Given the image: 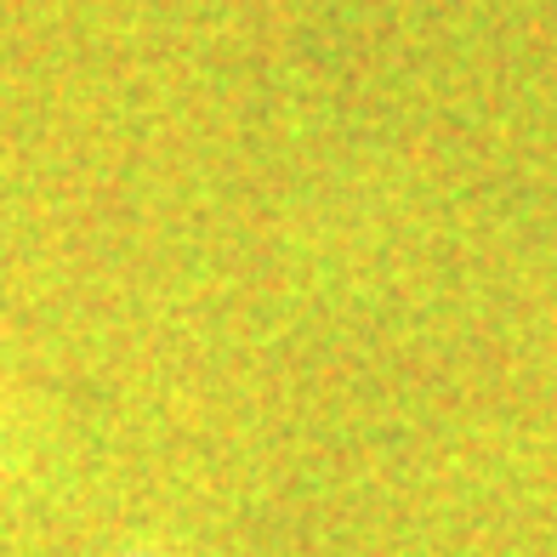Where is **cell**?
Here are the masks:
<instances>
[{"label": "cell", "mask_w": 557, "mask_h": 557, "mask_svg": "<svg viewBox=\"0 0 557 557\" xmlns=\"http://www.w3.org/2000/svg\"><path fill=\"white\" fill-rule=\"evenodd\" d=\"M109 557H171V552H109Z\"/></svg>", "instance_id": "obj_1"}, {"label": "cell", "mask_w": 557, "mask_h": 557, "mask_svg": "<svg viewBox=\"0 0 557 557\" xmlns=\"http://www.w3.org/2000/svg\"><path fill=\"white\" fill-rule=\"evenodd\" d=\"M0 467H7V438H0Z\"/></svg>", "instance_id": "obj_2"}]
</instances>
